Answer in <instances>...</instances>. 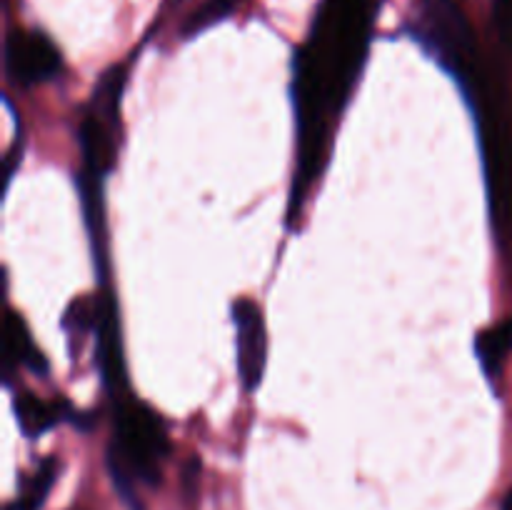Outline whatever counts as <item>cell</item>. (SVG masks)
I'll return each instance as SVG.
<instances>
[{
	"label": "cell",
	"mask_w": 512,
	"mask_h": 510,
	"mask_svg": "<svg viewBox=\"0 0 512 510\" xmlns=\"http://www.w3.org/2000/svg\"><path fill=\"white\" fill-rule=\"evenodd\" d=\"M235 343H238V375L248 393H253L265 375L268 363V333L265 318L258 303L250 298H238L233 303Z\"/></svg>",
	"instance_id": "obj_5"
},
{
	"label": "cell",
	"mask_w": 512,
	"mask_h": 510,
	"mask_svg": "<svg viewBox=\"0 0 512 510\" xmlns=\"http://www.w3.org/2000/svg\"><path fill=\"white\" fill-rule=\"evenodd\" d=\"M495 13H498L500 25L512 38V0H495Z\"/></svg>",
	"instance_id": "obj_14"
},
{
	"label": "cell",
	"mask_w": 512,
	"mask_h": 510,
	"mask_svg": "<svg viewBox=\"0 0 512 510\" xmlns=\"http://www.w3.org/2000/svg\"><path fill=\"white\" fill-rule=\"evenodd\" d=\"M15 418L25 438H40L48 430H53L60 420H68L75 415L63 400H43L33 393H18L13 398Z\"/></svg>",
	"instance_id": "obj_7"
},
{
	"label": "cell",
	"mask_w": 512,
	"mask_h": 510,
	"mask_svg": "<svg viewBox=\"0 0 512 510\" xmlns=\"http://www.w3.org/2000/svg\"><path fill=\"white\" fill-rule=\"evenodd\" d=\"M235 3H238V0H203V3H200L198 8L190 10V15L185 18L183 35L185 38H193L200 30L210 28V25H215L218 20L228 18V13L235 8Z\"/></svg>",
	"instance_id": "obj_12"
},
{
	"label": "cell",
	"mask_w": 512,
	"mask_h": 510,
	"mask_svg": "<svg viewBox=\"0 0 512 510\" xmlns=\"http://www.w3.org/2000/svg\"><path fill=\"white\" fill-rule=\"evenodd\" d=\"M5 365H8L5 368L8 373L13 365H23V368L33 370L35 375L48 373V360L35 348L28 325L15 310H10L8 318H5Z\"/></svg>",
	"instance_id": "obj_8"
},
{
	"label": "cell",
	"mask_w": 512,
	"mask_h": 510,
	"mask_svg": "<svg viewBox=\"0 0 512 510\" xmlns=\"http://www.w3.org/2000/svg\"><path fill=\"white\" fill-rule=\"evenodd\" d=\"M63 70V58L53 40L40 30H10L5 38V73L15 85L33 88L50 83Z\"/></svg>",
	"instance_id": "obj_4"
},
{
	"label": "cell",
	"mask_w": 512,
	"mask_h": 510,
	"mask_svg": "<svg viewBox=\"0 0 512 510\" xmlns=\"http://www.w3.org/2000/svg\"><path fill=\"white\" fill-rule=\"evenodd\" d=\"M95 358H98L100 378L110 398H120L128 393V378H125V358L123 340H120V320L118 305L113 295L105 293L98 298V320H95Z\"/></svg>",
	"instance_id": "obj_6"
},
{
	"label": "cell",
	"mask_w": 512,
	"mask_h": 510,
	"mask_svg": "<svg viewBox=\"0 0 512 510\" xmlns=\"http://www.w3.org/2000/svg\"><path fill=\"white\" fill-rule=\"evenodd\" d=\"M55 478H58V458L50 455V458L40 460L33 473L20 480L18 498L5 510H38L45 503V498H48Z\"/></svg>",
	"instance_id": "obj_9"
},
{
	"label": "cell",
	"mask_w": 512,
	"mask_h": 510,
	"mask_svg": "<svg viewBox=\"0 0 512 510\" xmlns=\"http://www.w3.org/2000/svg\"><path fill=\"white\" fill-rule=\"evenodd\" d=\"M475 350H478L480 365H483L488 380L498 378L505 358H508V353L512 350V320H505V323L480 333Z\"/></svg>",
	"instance_id": "obj_10"
},
{
	"label": "cell",
	"mask_w": 512,
	"mask_h": 510,
	"mask_svg": "<svg viewBox=\"0 0 512 510\" xmlns=\"http://www.w3.org/2000/svg\"><path fill=\"white\" fill-rule=\"evenodd\" d=\"M95 320H98V300L93 303L88 298H78L68 305L63 315V330L68 333L70 348L75 350V343L95 330Z\"/></svg>",
	"instance_id": "obj_11"
},
{
	"label": "cell",
	"mask_w": 512,
	"mask_h": 510,
	"mask_svg": "<svg viewBox=\"0 0 512 510\" xmlns=\"http://www.w3.org/2000/svg\"><path fill=\"white\" fill-rule=\"evenodd\" d=\"M375 0H325L313 35L298 50L293 70V100L298 115V170H295L290 223L303 210L310 188L328 160L333 128L358 85Z\"/></svg>",
	"instance_id": "obj_1"
},
{
	"label": "cell",
	"mask_w": 512,
	"mask_h": 510,
	"mask_svg": "<svg viewBox=\"0 0 512 510\" xmlns=\"http://www.w3.org/2000/svg\"><path fill=\"white\" fill-rule=\"evenodd\" d=\"M113 400V440L108 448V465L118 488L125 498H130L135 483H158L160 468L170 453L168 430L150 405L130 398L128 393Z\"/></svg>",
	"instance_id": "obj_2"
},
{
	"label": "cell",
	"mask_w": 512,
	"mask_h": 510,
	"mask_svg": "<svg viewBox=\"0 0 512 510\" xmlns=\"http://www.w3.org/2000/svg\"><path fill=\"white\" fill-rule=\"evenodd\" d=\"M20 153H23V140H20V135H18L13 143V148H10L8 158H5V185H10V180H13L15 165L20 163Z\"/></svg>",
	"instance_id": "obj_13"
},
{
	"label": "cell",
	"mask_w": 512,
	"mask_h": 510,
	"mask_svg": "<svg viewBox=\"0 0 512 510\" xmlns=\"http://www.w3.org/2000/svg\"><path fill=\"white\" fill-rule=\"evenodd\" d=\"M125 78H128L125 65H113L105 70L95 83L90 103L85 105L78 133L85 173L105 178L115 168L120 135V98H123Z\"/></svg>",
	"instance_id": "obj_3"
}]
</instances>
